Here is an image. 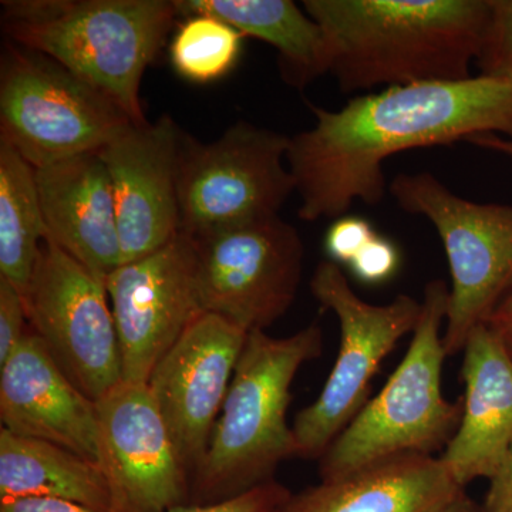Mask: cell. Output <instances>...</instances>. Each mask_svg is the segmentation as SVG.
<instances>
[{
    "mask_svg": "<svg viewBox=\"0 0 512 512\" xmlns=\"http://www.w3.org/2000/svg\"><path fill=\"white\" fill-rule=\"evenodd\" d=\"M315 126L289 138L286 163L302 221L338 220L355 204H380L387 158L450 146L478 134L512 140V83L487 76L389 87L339 110L309 103Z\"/></svg>",
    "mask_w": 512,
    "mask_h": 512,
    "instance_id": "6da1fadb",
    "label": "cell"
},
{
    "mask_svg": "<svg viewBox=\"0 0 512 512\" xmlns=\"http://www.w3.org/2000/svg\"><path fill=\"white\" fill-rule=\"evenodd\" d=\"M343 93L473 77L490 0H303Z\"/></svg>",
    "mask_w": 512,
    "mask_h": 512,
    "instance_id": "7a4b0ae2",
    "label": "cell"
},
{
    "mask_svg": "<svg viewBox=\"0 0 512 512\" xmlns=\"http://www.w3.org/2000/svg\"><path fill=\"white\" fill-rule=\"evenodd\" d=\"M322 350L319 323L286 338L248 333L207 451L192 474L194 504L227 500L274 480L279 464L298 456L286 421L291 387L298 370Z\"/></svg>",
    "mask_w": 512,
    "mask_h": 512,
    "instance_id": "3957f363",
    "label": "cell"
},
{
    "mask_svg": "<svg viewBox=\"0 0 512 512\" xmlns=\"http://www.w3.org/2000/svg\"><path fill=\"white\" fill-rule=\"evenodd\" d=\"M10 42L56 60L146 123L140 89L178 15L175 0H6Z\"/></svg>",
    "mask_w": 512,
    "mask_h": 512,
    "instance_id": "277c9868",
    "label": "cell"
},
{
    "mask_svg": "<svg viewBox=\"0 0 512 512\" xmlns=\"http://www.w3.org/2000/svg\"><path fill=\"white\" fill-rule=\"evenodd\" d=\"M447 302L446 282L434 279L426 285L409 350L386 386L319 458L322 481L404 454L433 456L454 436L463 403L448 402L441 392Z\"/></svg>",
    "mask_w": 512,
    "mask_h": 512,
    "instance_id": "5b68a950",
    "label": "cell"
},
{
    "mask_svg": "<svg viewBox=\"0 0 512 512\" xmlns=\"http://www.w3.org/2000/svg\"><path fill=\"white\" fill-rule=\"evenodd\" d=\"M130 123L107 94L49 56L6 40L0 60V143L35 170L97 153Z\"/></svg>",
    "mask_w": 512,
    "mask_h": 512,
    "instance_id": "8992f818",
    "label": "cell"
},
{
    "mask_svg": "<svg viewBox=\"0 0 512 512\" xmlns=\"http://www.w3.org/2000/svg\"><path fill=\"white\" fill-rule=\"evenodd\" d=\"M389 192L404 212L427 218L443 242L451 275L443 345L447 356L457 355L512 293V205L466 200L431 173L399 174Z\"/></svg>",
    "mask_w": 512,
    "mask_h": 512,
    "instance_id": "52a82bcc",
    "label": "cell"
},
{
    "mask_svg": "<svg viewBox=\"0 0 512 512\" xmlns=\"http://www.w3.org/2000/svg\"><path fill=\"white\" fill-rule=\"evenodd\" d=\"M289 138L238 121L210 143L185 133L178 174L181 232L191 238L278 217L296 192Z\"/></svg>",
    "mask_w": 512,
    "mask_h": 512,
    "instance_id": "ba28073f",
    "label": "cell"
},
{
    "mask_svg": "<svg viewBox=\"0 0 512 512\" xmlns=\"http://www.w3.org/2000/svg\"><path fill=\"white\" fill-rule=\"evenodd\" d=\"M311 292L340 326V348L332 372L318 399L296 416L292 430L298 457L320 458L333 440L366 406L377 370L403 336L413 333L421 302L399 295L387 305L360 299L335 262H319Z\"/></svg>",
    "mask_w": 512,
    "mask_h": 512,
    "instance_id": "9c48e42d",
    "label": "cell"
},
{
    "mask_svg": "<svg viewBox=\"0 0 512 512\" xmlns=\"http://www.w3.org/2000/svg\"><path fill=\"white\" fill-rule=\"evenodd\" d=\"M192 239L202 311L248 333L266 330L289 311L305 262L292 224L278 215Z\"/></svg>",
    "mask_w": 512,
    "mask_h": 512,
    "instance_id": "30bf717a",
    "label": "cell"
},
{
    "mask_svg": "<svg viewBox=\"0 0 512 512\" xmlns=\"http://www.w3.org/2000/svg\"><path fill=\"white\" fill-rule=\"evenodd\" d=\"M25 302L32 332L87 397L97 402L121 382L106 282L49 239Z\"/></svg>",
    "mask_w": 512,
    "mask_h": 512,
    "instance_id": "8fae6325",
    "label": "cell"
},
{
    "mask_svg": "<svg viewBox=\"0 0 512 512\" xmlns=\"http://www.w3.org/2000/svg\"><path fill=\"white\" fill-rule=\"evenodd\" d=\"M121 382L147 384L154 367L202 313L194 239L180 234L153 254L121 264L106 281Z\"/></svg>",
    "mask_w": 512,
    "mask_h": 512,
    "instance_id": "7c38bea8",
    "label": "cell"
},
{
    "mask_svg": "<svg viewBox=\"0 0 512 512\" xmlns=\"http://www.w3.org/2000/svg\"><path fill=\"white\" fill-rule=\"evenodd\" d=\"M248 332L202 313L154 367L148 389L192 477L207 451Z\"/></svg>",
    "mask_w": 512,
    "mask_h": 512,
    "instance_id": "4fadbf2b",
    "label": "cell"
},
{
    "mask_svg": "<svg viewBox=\"0 0 512 512\" xmlns=\"http://www.w3.org/2000/svg\"><path fill=\"white\" fill-rule=\"evenodd\" d=\"M96 403L100 466L114 512H167L184 504L190 474L148 384L120 382Z\"/></svg>",
    "mask_w": 512,
    "mask_h": 512,
    "instance_id": "5bb4252c",
    "label": "cell"
},
{
    "mask_svg": "<svg viewBox=\"0 0 512 512\" xmlns=\"http://www.w3.org/2000/svg\"><path fill=\"white\" fill-rule=\"evenodd\" d=\"M168 114L130 123L99 154L109 170L123 264L144 258L181 232L178 174L185 137Z\"/></svg>",
    "mask_w": 512,
    "mask_h": 512,
    "instance_id": "9a60e30c",
    "label": "cell"
},
{
    "mask_svg": "<svg viewBox=\"0 0 512 512\" xmlns=\"http://www.w3.org/2000/svg\"><path fill=\"white\" fill-rule=\"evenodd\" d=\"M2 429L49 441L100 464L99 409L28 330L0 366Z\"/></svg>",
    "mask_w": 512,
    "mask_h": 512,
    "instance_id": "2e32d148",
    "label": "cell"
},
{
    "mask_svg": "<svg viewBox=\"0 0 512 512\" xmlns=\"http://www.w3.org/2000/svg\"><path fill=\"white\" fill-rule=\"evenodd\" d=\"M461 367L466 393L460 426L441 461L461 488L494 476L512 441V356L503 333L481 323Z\"/></svg>",
    "mask_w": 512,
    "mask_h": 512,
    "instance_id": "e0dca14e",
    "label": "cell"
},
{
    "mask_svg": "<svg viewBox=\"0 0 512 512\" xmlns=\"http://www.w3.org/2000/svg\"><path fill=\"white\" fill-rule=\"evenodd\" d=\"M46 239L106 282L123 264L113 185L97 153L35 170Z\"/></svg>",
    "mask_w": 512,
    "mask_h": 512,
    "instance_id": "ac0fdd59",
    "label": "cell"
},
{
    "mask_svg": "<svg viewBox=\"0 0 512 512\" xmlns=\"http://www.w3.org/2000/svg\"><path fill=\"white\" fill-rule=\"evenodd\" d=\"M463 494L441 458L404 454L292 495L284 512H444Z\"/></svg>",
    "mask_w": 512,
    "mask_h": 512,
    "instance_id": "d6986e66",
    "label": "cell"
},
{
    "mask_svg": "<svg viewBox=\"0 0 512 512\" xmlns=\"http://www.w3.org/2000/svg\"><path fill=\"white\" fill-rule=\"evenodd\" d=\"M175 6L180 18L214 16L242 35L274 47L282 79L289 86L303 89L329 73L323 29L292 0H175Z\"/></svg>",
    "mask_w": 512,
    "mask_h": 512,
    "instance_id": "ffe728a7",
    "label": "cell"
},
{
    "mask_svg": "<svg viewBox=\"0 0 512 512\" xmlns=\"http://www.w3.org/2000/svg\"><path fill=\"white\" fill-rule=\"evenodd\" d=\"M53 498L114 512L100 464L49 441L0 430V501Z\"/></svg>",
    "mask_w": 512,
    "mask_h": 512,
    "instance_id": "44dd1931",
    "label": "cell"
},
{
    "mask_svg": "<svg viewBox=\"0 0 512 512\" xmlns=\"http://www.w3.org/2000/svg\"><path fill=\"white\" fill-rule=\"evenodd\" d=\"M46 224L35 168L0 143V278L25 298L42 258Z\"/></svg>",
    "mask_w": 512,
    "mask_h": 512,
    "instance_id": "7402d4cb",
    "label": "cell"
},
{
    "mask_svg": "<svg viewBox=\"0 0 512 512\" xmlns=\"http://www.w3.org/2000/svg\"><path fill=\"white\" fill-rule=\"evenodd\" d=\"M242 40L239 30L214 16H187L171 42V64L188 82H217L237 64Z\"/></svg>",
    "mask_w": 512,
    "mask_h": 512,
    "instance_id": "603a6c76",
    "label": "cell"
},
{
    "mask_svg": "<svg viewBox=\"0 0 512 512\" xmlns=\"http://www.w3.org/2000/svg\"><path fill=\"white\" fill-rule=\"evenodd\" d=\"M476 66L480 76L512 83V0H490Z\"/></svg>",
    "mask_w": 512,
    "mask_h": 512,
    "instance_id": "cb8c5ba5",
    "label": "cell"
},
{
    "mask_svg": "<svg viewBox=\"0 0 512 512\" xmlns=\"http://www.w3.org/2000/svg\"><path fill=\"white\" fill-rule=\"evenodd\" d=\"M291 498V491L285 485L271 480L227 500L181 504L167 512H284Z\"/></svg>",
    "mask_w": 512,
    "mask_h": 512,
    "instance_id": "d4e9b609",
    "label": "cell"
},
{
    "mask_svg": "<svg viewBox=\"0 0 512 512\" xmlns=\"http://www.w3.org/2000/svg\"><path fill=\"white\" fill-rule=\"evenodd\" d=\"M377 232L365 218L343 217L333 221L325 237V251L329 261L350 265L363 248L375 238Z\"/></svg>",
    "mask_w": 512,
    "mask_h": 512,
    "instance_id": "484cf974",
    "label": "cell"
},
{
    "mask_svg": "<svg viewBox=\"0 0 512 512\" xmlns=\"http://www.w3.org/2000/svg\"><path fill=\"white\" fill-rule=\"evenodd\" d=\"M26 320L28 309L22 293L0 278V366L5 365L28 333Z\"/></svg>",
    "mask_w": 512,
    "mask_h": 512,
    "instance_id": "4316f807",
    "label": "cell"
},
{
    "mask_svg": "<svg viewBox=\"0 0 512 512\" xmlns=\"http://www.w3.org/2000/svg\"><path fill=\"white\" fill-rule=\"evenodd\" d=\"M400 255L396 245L377 234L350 264L353 275L365 284H382L399 268Z\"/></svg>",
    "mask_w": 512,
    "mask_h": 512,
    "instance_id": "83f0119b",
    "label": "cell"
},
{
    "mask_svg": "<svg viewBox=\"0 0 512 512\" xmlns=\"http://www.w3.org/2000/svg\"><path fill=\"white\" fill-rule=\"evenodd\" d=\"M485 512H512V441L500 467L490 478Z\"/></svg>",
    "mask_w": 512,
    "mask_h": 512,
    "instance_id": "f1b7e54d",
    "label": "cell"
},
{
    "mask_svg": "<svg viewBox=\"0 0 512 512\" xmlns=\"http://www.w3.org/2000/svg\"><path fill=\"white\" fill-rule=\"evenodd\" d=\"M0 512H101L53 498H18L0 501Z\"/></svg>",
    "mask_w": 512,
    "mask_h": 512,
    "instance_id": "f546056e",
    "label": "cell"
},
{
    "mask_svg": "<svg viewBox=\"0 0 512 512\" xmlns=\"http://www.w3.org/2000/svg\"><path fill=\"white\" fill-rule=\"evenodd\" d=\"M466 143L483 148V150L503 154V156L511 158L512 160L511 138L498 136V134H478V136L468 137Z\"/></svg>",
    "mask_w": 512,
    "mask_h": 512,
    "instance_id": "4dcf8cb0",
    "label": "cell"
},
{
    "mask_svg": "<svg viewBox=\"0 0 512 512\" xmlns=\"http://www.w3.org/2000/svg\"><path fill=\"white\" fill-rule=\"evenodd\" d=\"M488 325L500 330V332H511L512 330V293L501 302V305L495 309L491 318L488 319Z\"/></svg>",
    "mask_w": 512,
    "mask_h": 512,
    "instance_id": "1f68e13d",
    "label": "cell"
},
{
    "mask_svg": "<svg viewBox=\"0 0 512 512\" xmlns=\"http://www.w3.org/2000/svg\"><path fill=\"white\" fill-rule=\"evenodd\" d=\"M444 512H478L476 505L468 500L467 495L463 494L457 501H454Z\"/></svg>",
    "mask_w": 512,
    "mask_h": 512,
    "instance_id": "d6a6232c",
    "label": "cell"
},
{
    "mask_svg": "<svg viewBox=\"0 0 512 512\" xmlns=\"http://www.w3.org/2000/svg\"><path fill=\"white\" fill-rule=\"evenodd\" d=\"M501 333H503V332H501ZM503 335H504L505 342H507V348H508V350H510V353L512 356V330H511V332H504Z\"/></svg>",
    "mask_w": 512,
    "mask_h": 512,
    "instance_id": "836d02e7",
    "label": "cell"
},
{
    "mask_svg": "<svg viewBox=\"0 0 512 512\" xmlns=\"http://www.w3.org/2000/svg\"><path fill=\"white\" fill-rule=\"evenodd\" d=\"M485 512V511H484Z\"/></svg>",
    "mask_w": 512,
    "mask_h": 512,
    "instance_id": "e575fe53",
    "label": "cell"
}]
</instances>
